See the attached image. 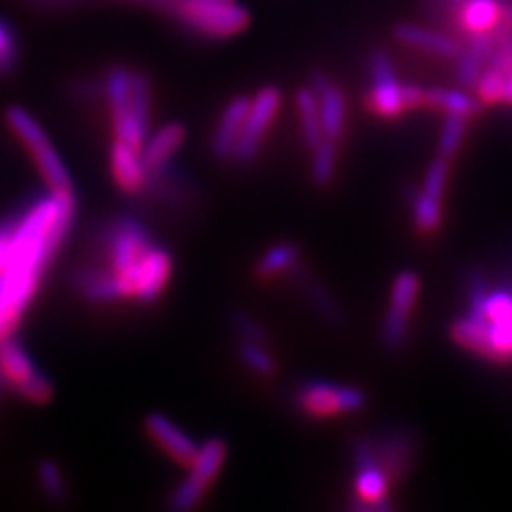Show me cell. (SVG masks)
<instances>
[{
	"mask_svg": "<svg viewBox=\"0 0 512 512\" xmlns=\"http://www.w3.org/2000/svg\"><path fill=\"white\" fill-rule=\"evenodd\" d=\"M295 103H297V116H299L303 143H306L308 150L314 152L320 143L325 141V133H323V122H320L318 99L312 86L299 88L295 94Z\"/></svg>",
	"mask_w": 512,
	"mask_h": 512,
	"instance_id": "cell-23",
	"label": "cell"
},
{
	"mask_svg": "<svg viewBox=\"0 0 512 512\" xmlns=\"http://www.w3.org/2000/svg\"><path fill=\"white\" fill-rule=\"evenodd\" d=\"M11 233H13V224H7V227H0V271L7 265L9 252H11Z\"/></svg>",
	"mask_w": 512,
	"mask_h": 512,
	"instance_id": "cell-38",
	"label": "cell"
},
{
	"mask_svg": "<svg viewBox=\"0 0 512 512\" xmlns=\"http://www.w3.org/2000/svg\"><path fill=\"white\" fill-rule=\"evenodd\" d=\"M184 139H186V131L180 122L160 126L154 135H150L146 143H143V148L139 150L146 175L169 165L173 154L180 150Z\"/></svg>",
	"mask_w": 512,
	"mask_h": 512,
	"instance_id": "cell-20",
	"label": "cell"
},
{
	"mask_svg": "<svg viewBox=\"0 0 512 512\" xmlns=\"http://www.w3.org/2000/svg\"><path fill=\"white\" fill-rule=\"evenodd\" d=\"M101 239H105L109 274L116 278L122 299L131 297L135 269L156 246L150 231L137 218L120 216L107 224Z\"/></svg>",
	"mask_w": 512,
	"mask_h": 512,
	"instance_id": "cell-2",
	"label": "cell"
},
{
	"mask_svg": "<svg viewBox=\"0 0 512 512\" xmlns=\"http://www.w3.org/2000/svg\"><path fill=\"white\" fill-rule=\"evenodd\" d=\"M468 120L470 118L446 114L444 124H442V133H440V139H438V156H444L448 160L455 158L457 150L461 148L463 137H466Z\"/></svg>",
	"mask_w": 512,
	"mask_h": 512,
	"instance_id": "cell-30",
	"label": "cell"
},
{
	"mask_svg": "<svg viewBox=\"0 0 512 512\" xmlns=\"http://www.w3.org/2000/svg\"><path fill=\"white\" fill-rule=\"evenodd\" d=\"M133 73L135 71L122 67V64L111 67L105 77V96L111 111V122H114L116 139L141 150L143 143H146V139L150 137V131H146V128H143L133 116V109H131Z\"/></svg>",
	"mask_w": 512,
	"mask_h": 512,
	"instance_id": "cell-8",
	"label": "cell"
},
{
	"mask_svg": "<svg viewBox=\"0 0 512 512\" xmlns=\"http://www.w3.org/2000/svg\"><path fill=\"white\" fill-rule=\"evenodd\" d=\"M427 107L444 111V114L463 116V118H474L480 114V99L470 96L459 90H448V88H427Z\"/></svg>",
	"mask_w": 512,
	"mask_h": 512,
	"instance_id": "cell-25",
	"label": "cell"
},
{
	"mask_svg": "<svg viewBox=\"0 0 512 512\" xmlns=\"http://www.w3.org/2000/svg\"><path fill=\"white\" fill-rule=\"evenodd\" d=\"M171 267V254L163 246H154L137 267L135 299H139L141 303H152L154 299H158L171 278Z\"/></svg>",
	"mask_w": 512,
	"mask_h": 512,
	"instance_id": "cell-18",
	"label": "cell"
},
{
	"mask_svg": "<svg viewBox=\"0 0 512 512\" xmlns=\"http://www.w3.org/2000/svg\"><path fill=\"white\" fill-rule=\"evenodd\" d=\"M0 382L28 404H47L54 395V387L30 352L13 338L0 344Z\"/></svg>",
	"mask_w": 512,
	"mask_h": 512,
	"instance_id": "cell-5",
	"label": "cell"
},
{
	"mask_svg": "<svg viewBox=\"0 0 512 512\" xmlns=\"http://www.w3.org/2000/svg\"><path fill=\"white\" fill-rule=\"evenodd\" d=\"M367 71H370L372 86L367 92V107L372 114L384 120L399 118L406 111L402 84L395 75L393 58L384 50H374L367 60Z\"/></svg>",
	"mask_w": 512,
	"mask_h": 512,
	"instance_id": "cell-11",
	"label": "cell"
},
{
	"mask_svg": "<svg viewBox=\"0 0 512 512\" xmlns=\"http://www.w3.org/2000/svg\"><path fill=\"white\" fill-rule=\"evenodd\" d=\"M421 280L414 271L406 269L399 274L391 288V301L382 325V344L389 352H397L406 344L410 329V314L419 297Z\"/></svg>",
	"mask_w": 512,
	"mask_h": 512,
	"instance_id": "cell-12",
	"label": "cell"
},
{
	"mask_svg": "<svg viewBox=\"0 0 512 512\" xmlns=\"http://www.w3.org/2000/svg\"><path fill=\"white\" fill-rule=\"evenodd\" d=\"M250 101L252 99H248V96H235V99L224 107L212 137V152L218 160H233L239 135L244 131Z\"/></svg>",
	"mask_w": 512,
	"mask_h": 512,
	"instance_id": "cell-17",
	"label": "cell"
},
{
	"mask_svg": "<svg viewBox=\"0 0 512 512\" xmlns=\"http://www.w3.org/2000/svg\"><path fill=\"white\" fill-rule=\"evenodd\" d=\"M502 103L512 107V75L506 77V86H504V96H502Z\"/></svg>",
	"mask_w": 512,
	"mask_h": 512,
	"instance_id": "cell-39",
	"label": "cell"
},
{
	"mask_svg": "<svg viewBox=\"0 0 512 512\" xmlns=\"http://www.w3.org/2000/svg\"><path fill=\"white\" fill-rule=\"evenodd\" d=\"M37 478L43 493L50 498L52 502H62L64 495H67V487H64V478L60 468L52 459H43L37 468Z\"/></svg>",
	"mask_w": 512,
	"mask_h": 512,
	"instance_id": "cell-33",
	"label": "cell"
},
{
	"mask_svg": "<svg viewBox=\"0 0 512 512\" xmlns=\"http://www.w3.org/2000/svg\"><path fill=\"white\" fill-rule=\"evenodd\" d=\"M73 218V190H50L13 222L11 252L0 271V344L18 329Z\"/></svg>",
	"mask_w": 512,
	"mask_h": 512,
	"instance_id": "cell-1",
	"label": "cell"
},
{
	"mask_svg": "<svg viewBox=\"0 0 512 512\" xmlns=\"http://www.w3.org/2000/svg\"><path fill=\"white\" fill-rule=\"evenodd\" d=\"M224 459H227V444H224V440L212 438L199 446L195 461L190 463V474L173 489L169 506L173 510L195 508L203 500L207 487L214 483V478L222 470Z\"/></svg>",
	"mask_w": 512,
	"mask_h": 512,
	"instance_id": "cell-7",
	"label": "cell"
},
{
	"mask_svg": "<svg viewBox=\"0 0 512 512\" xmlns=\"http://www.w3.org/2000/svg\"><path fill=\"white\" fill-rule=\"evenodd\" d=\"M146 429L148 434L152 436V440L163 448V451L175 459L182 466H190L192 461H195L197 453H199V444L192 440L188 434L175 425L173 421H169L167 416L152 412L148 414L146 419Z\"/></svg>",
	"mask_w": 512,
	"mask_h": 512,
	"instance_id": "cell-15",
	"label": "cell"
},
{
	"mask_svg": "<svg viewBox=\"0 0 512 512\" xmlns=\"http://www.w3.org/2000/svg\"><path fill=\"white\" fill-rule=\"evenodd\" d=\"M338 167V141L325 139L312 152V182L316 186H327Z\"/></svg>",
	"mask_w": 512,
	"mask_h": 512,
	"instance_id": "cell-28",
	"label": "cell"
},
{
	"mask_svg": "<svg viewBox=\"0 0 512 512\" xmlns=\"http://www.w3.org/2000/svg\"><path fill=\"white\" fill-rule=\"evenodd\" d=\"M410 203H412V218L414 227L419 229L423 235L436 233L442 224V201L425 195V192H410Z\"/></svg>",
	"mask_w": 512,
	"mask_h": 512,
	"instance_id": "cell-27",
	"label": "cell"
},
{
	"mask_svg": "<svg viewBox=\"0 0 512 512\" xmlns=\"http://www.w3.org/2000/svg\"><path fill=\"white\" fill-rule=\"evenodd\" d=\"M171 13L175 22L203 39H229L250 24V13L235 0H175Z\"/></svg>",
	"mask_w": 512,
	"mask_h": 512,
	"instance_id": "cell-3",
	"label": "cell"
},
{
	"mask_svg": "<svg viewBox=\"0 0 512 512\" xmlns=\"http://www.w3.org/2000/svg\"><path fill=\"white\" fill-rule=\"evenodd\" d=\"M73 284L90 303H111L122 299L116 278L103 269H79Z\"/></svg>",
	"mask_w": 512,
	"mask_h": 512,
	"instance_id": "cell-24",
	"label": "cell"
},
{
	"mask_svg": "<svg viewBox=\"0 0 512 512\" xmlns=\"http://www.w3.org/2000/svg\"><path fill=\"white\" fill-rule=\"evenodd\" d=\"M504 86H506V75L493 67H485L483 75H480L478 84H476V94H478L480 103L483 105L502 103Z\"/></svg>",
	"mask_w": 512,
	"mask_h": 512,
	"instance_id": "cell-32",
	"label": "cell"
},
{
	"mask_svg": "<svg viewBox=\"0 0 512 512\" xmlns=\"http://www.w3.org/2000/svg\"><path fill=\"white\" fill-rule=\"evenodd\" d=\"M231 325H233V331L237 333V340L256 342V344H265V346L269 344V333L252 314H248L244 310L233 312Z\"/></svg>",
	"mask_w": 512,
	"mask_h": 512,
	"instance_id": "cell-34",
	"label": "cell"
},
{
	"mask_svg": "<svg viewBox=\"0 0 512 512\" xmlns=\"http://www.w3.org/2000/svg\"><path fill=\"white\" fill-rule=\"evenodd\" d=\"M297 263H301V254L295 244H280L269 248L261 261L256 263V276L259 278H274V276H288Z\"/></svg>",
	"mask_w": 512,
	"mask_h": 512,
	"instance_id": "cell-26",
	"label": "cell"
},
{
	"mask_svg": "<svg viewBox=\"0 0 512 512\" xmlns=\"http://www.w3.org/2000/svg\"><path fill=\"white\" fill-rule=\"evenodd\" d=\"M293 402L303 414L314 419H329L357 412L365 406V393L348 384H335L327 380H308L295 389Z\"/></svg>",
	"mask_w": 512,
	"mask_h": 512,
	"instance_id": "cell-6",
	"label": "cell"
},
{
	"mask_svg": "<svg viewBox=\"0 0 512 512\" xmlns=\"http://www.w3.org/2000/svg\"><path fill=\"white\" fill-rule=\"evenodd\" d=\"M5 120L13 131V135L22 141V146L30 154L32 163L37 165L47 188L50 190H73L69 169L64 167L58 150L52 146V141L45 135L41 124L32 118L24 107H18V105L7 109Z\"/></svg>",
	"mask_w": 512,
	"mask_h": 512,
	"instance_id": "cell-4",
	"label": "cell"
},
{
	"mask_svg": "<svg viewBox=\"0 0 512 512\" xmlns=\"http://www.w3.org/2000/svg\"><path fill=\"white\" fill-rule=\"evenodd\" d=\"M352 461H355V510H391L389 502V478L380 470L374 459L370 438H359L352 446Z\"/></svg>",
	"mask_w": 512,
	"mask_h": 512,
	"instance_id": "cell-9",
	"label": "cell"
},
{
	"mask_svg": "<svg viewBox=\"0 0 512 512\" xmlns=\"http://www.w3.org/2000/svg\"><path fill=\"white\" fill-rule=\"evenodd\" d=\"M370 442L374 459L391 485L408 476L416 457V438L410 429H389L372 436Z\"/></svg>",
	"mask_w": 512,
	"mask_h": 512,
	"instance_id": "cell-13",
	"label": "cell"
},
{
	"mask_svg": "<svg viewBox=\"0 0 512 512\" xmlns=\"http://www.w3.org/2000/svg\"><path fill=\"white\" fill-rule=\"evenodd\" d=\"M502 22V0H466L457 13L455 37H474L493 30Z\"/></svg>",
	"mask_w": 512,
	"mask_h": 512,
	"instance_id": "cell-21",
	"label": "cell"
},
{
	"mask_svg": "<svg viewBox=\"0 0 512 512\" xmlns=\"http://www.w3.org/2000/svg\"><path fill=\"white\" fill-rule=\"evenodd\" d=\"M288 278H293V282L297 284L299 291L303 293V297L308 299L310 306L314 308V312L325 318L327 323L331 325H340L344 323V314L340 310L338 303H335V299L325 291L323 286H320L306 269H303L301 263H297L291 271H288Z\"/></svg>",
	"mask_w": 512,
	"mask_h": 512,
	"instance_id": "cell-22",
	"label": "cell"
},
{
	"mask_svg": "<svg viewBox=\"0 0 512 512\" xmlns=\"http://www.w3.org/2000/svg\"><path fill=\"white\" fill-rule=\"evenodd\" d=\"M402 92H404L406 109L427 107V90L423 86H419V84H402Z\"/></svg>",
	"mask_w": 512,
	"mask_h": 512,
	"instance_id": "cell-37",
	"label": "cell"
},
{
	"mask_svg": "<svg viewBox=\"0 0 512 512\" xmlns=\"http://www.w3.org/2000/svg\"><path fill=\"white\" fill-rule=\"evenodd\" d=\"M393 37L402 45L412 47V50H421L440 58L455 60L463 50L459 37L451 35V32L429 30L416 24H397L393 28Z\"/></svg>",
	"mask_w": 512,
	"mask_h": 512,
	"instance_id": "cell-16",
	"label": "cell"
},
{
	"mask_svg": "<svg viewBox=\"0 0 512 512\" xmlns=\"http://www.w3.org/2000/svg\"><path fill=\"white\" fill-rule=\"evenodd\" d=\"M111 173L126 195H141L146 192V169L141 163V152L124 141L111 146Z\"/></svg>",
	"mask_w": 512,
	"mask_h": 512,
	"instance_id": "cell-19",
	"label": "cell"
},
{
	"mask_svg": "<svg viewBox=\"0 0 512 512\" xmlns=\"http://www.w3.org/2000/svg\"><path fill=\"white\" fill-rule=\"evenodd\" d=\"M502 20L512 26V0H502Z\"/></svg>",
	"mask_w": 512,
	"mask_h": 512,
	"instance_id": "cell-40",
	"label": "cell"
},
{
	"mask_svg": "<svg viewBox=\"0 0 512 512\" xmlns=\"http://www.w3.org/2000/svg\"><path fill=\"white\" fill-rule=\"evenodd\" d=\"M282 105V92L276 86H265L259 94L250 101L248 116L244 122V131L239 135L237 148L233 152V163L250 165L254 163L256 154L267 135L269 126L274 124L278 109Z\"/></svg>",
	"mask_w": 512,
	"mask_h": 512,
	"instance_id": "cell-10",
	"label": "cell"
},
{
	"mask_svg": "<svg viewBox=\"0 0 512 512\" xmlns=\"http://www.w3.org/2000/svg\"><path fill=\"white\" fill-rule=\"evenodd\" d=\"M312 90L316 92L320 122H323L325 139L340 141L346 124V101L340 86H335L325 73H312Z\"/></svg>",
	"mask_w": 512,
	"mask_h": 512,
	"instance_id": "cell-14",
	"label": "cell"
},
{
	"mask_svg": "<svg viewBox=\"0 0 512 512\" xmlns=\"http://www.w3.org/2000/svg\"><path fill=\"white\" fill-rule=\"evenodd\" d=\"M20 58V43L18 35L11 28L9 22L0 18V77L9 75L15 67H18Z\"/></svg>",
	"mask_w": 512,
	"mask_h": 512,
	"instance_id": "cell-31",
	"label": "cell"
},
{
	"mask_svg": "<svg viewBox=\"0 0 512 512\" xmlns=\"http://www.w3.org/2000/svg\"><path fill=\"white\" fill-rule=\"evenodd\" d=\"M427 7L436 18L451 28V35H455V22H457V13L463 7L466 0H425Z\"/></svg>",
	"mask_w": 512,
	"mask_h": 512,
	"instance_id": "cell-36",
	"label": "cell"
},
{
	"mask_svg": "<svg viewBox=\"0 0 512 512\" xmlns=\"http://www.w3.org/2000/svg\"><path fill=\"white\" fill-rule=\"evenodd\" d=\"M237 355L239 361H242L248 370L256 376H271L276 372V361L274 357L269 355V350L265 348V344H256V342H244L237 340Z\"/></svg>",
	"mask_w": 512,
	"mask_h": 512,
	"instance_id": "cell-29",
	"label": "cell"
},
{
	"mask_svg": "<svg viewBox=\"0 0 512 512\" xmlns=\"http://www.w3.org/2000/svg\"><path fill=\"white\" fill-rule=\"evenodd\" d=\"M448 171H451V160L444 156H436L431 160V165L427 169L425 182H423V192L429 197H434L438 201H442L444 190H446V182H448Z\"/></svg>",
	"mask_w": 512,
	"mask_h": 512,
	"instance_id": "cell-35",
	"label": "cell"
}]
</instances>
